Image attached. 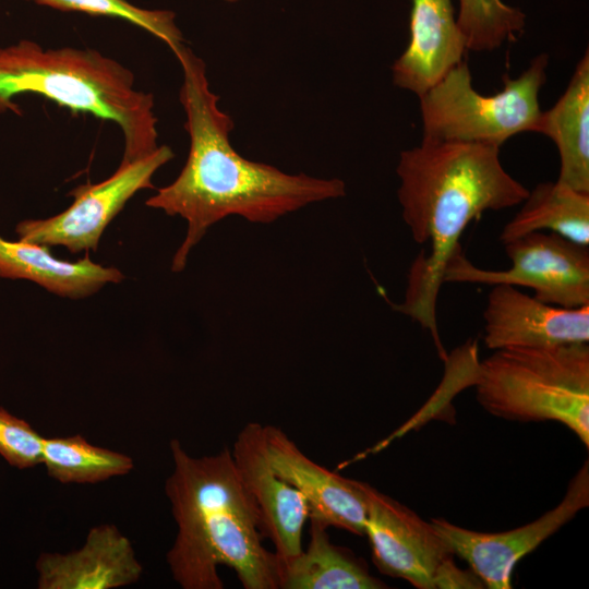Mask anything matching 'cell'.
Wrapping results in <instances>:
<instances>
[{
    "label": "cell",
    "instance_id": "obj_1",
    "mask_svg": "<svg viewBox=\"0 0 589 589\" xmlns=\"http://www.w3.org/2000/svg\"><path fill=\"white\" fill-rule=\"evenodd\" d=\"M173 53L183 73L179 98L190 149L176 180L145 203L187 221L172 272L183 271L192 248L214 224L228 216L269 224L311 203L345 195L340 179L290 175L241 156L229 141L235 124L218 107L219 97L211 91L204 61L184 45Z\"/></svg>",
    "mask_w": 589,
    "mask_h": 589
},
{
    "label": "cell",
    "instance_id": "obj_2",
    "mask_svg": "<svg viewBox=\"0 0 589 589\" xmlns=\"http://www.w3.org/2000/svg\"><path fill=\"white\" fill-rule=\"evenodd\" d=\"M396 172L401 217L428 252L413 261L405 299L394 309L426 329L445 360L436 302L447 262L473 219L521 204L529 190L504 169L500 147L482 143L423 137L400 153Z\"/></svg>",
    "mask_w": 589,
    "mask_h": 589
},
{
    "label": "cell",
    "instance_id": "obj_3",
    "mask_svg": "<svg viewBox=\"0 0 589 589\" xmlns=\"http://www.w3.org/2000/svg\"><path fill=\"white\" fill-rule=\"evenodd\" d=\"M170 452L165 492L178 526L167 553L173 579L183 589H223L217 569L225 565L245 589H278L277 556L262 543L259 506L229 448L195 458L173 438Z\"/></svg>",
    "mask_w": 589,
    "mask_h": 589
},
{
    "label": "cell",
    "instance_id": "obj_4",
    "mask_svg": "<svg viewBox=\"0 0 589 589\" xmlns=\"http://www.w3.org/2000/svg\"><path fill=\"white\" fill-rule=\"evenodd\" d=\"M134 84L131 70L96 49L44 48L31 39L0 45V115H21L14 98L35 94L73 113L111 121L123 136L121 166L158 147L154 96Z\"/></svg>",
    "mask_w": 589,
    "mask_h": 589
},
{
    "label": "cell",
    "instance_id": "obj_5",
    "mask_svg": "<svg viewBox=\"0 0 589 589\" xmlns=\"http://www.w3.org/2000/svg\"><path fill=\"white\" fill-rule=\"evenodd\" d=\"M478 402L520 422L557 421L589 446V346L510 347L478 363Z\"/></svg>",
    "mask_w": 589,
    "mask_h": 589
},
{
    "label": "cell",
    "instance_id": "obj_6",
    "mask_svg": "<svg viewBox=\"0 0 589 589\" xmlns=\"http://www.w3.org/2000/svg\"><path fill=\"white\" fill-rule=\"evenodd\" d=\"M548 64V55L537 56L518 77L505 74L501 92L485 96L473 88L462 60L419 97L423 137L501 147L516 134L536 133Z\"/></svg>",
    "mask_w": 589,
    "mask_h": 589
},
{
    "label": "cell",
    "instance_id": "obj_7",
    "mask_svg": "<svg viewBox=\"0 0 589 589\" xmlns=\"http://www.w3.org/2000/svg\"><path fill=\"white\" fill-rule=\"evenodd\" d=\"M503 244L512 262L509 268H479L465 257L459 245L447 262L443 281L521 286L552 305H589L588 247L548 231L530 232Z\"/></svg>",
    "mask_w": 589,
    "mask_h": 589
},
{
    "label": "cell",
    "instance_id": "obj_8",
    "mask_svg": "<svg viewBox=\"0 0 589 589\" xmlns=\"http://www.w3.org/2000/svg\"><path fill=\"white\" fill-rule=\"evenodd\" d=\"M167 145L118 169L106 180L82 184L70 192L73 203L62 213L45 219H26L17 224L20 240L48 247L61 245L70 253L96 252L109 223L139 191L153 189L155 172L173 158Z\"/></svg>",
    "mask_w": 589,
    "mask_h": 589
},
{
    "label": "cell",
    "instance_id": "obj_9",
    "mask_svg": "<svg viewBox=\"0 0 589 589\" xmlns=\"http://www.w3.org/2000/svg\"><path fill=\"white\" fill-rule=\"evenodd\" d=\"M589 505V464L570 480L562 502L537 520L503 532L469 530L445 519L431 524L452 554L465 560L484 588L509 589L515 565Z\"/></svg>",
    "mask_w": 589,
    "mask_h": 589
},
{
    "label": "cell",
    "instance_id": "obj_10",
    "mask_svg": "<svg viewBox=\"0 0 589 589\" xmlns=\"http://www.w3.org/2000/svg\"><path fill=\"white\" fill-rule=\"evenodd\" d=\"M366 503L364 534L377 569L418 589H434L440 565L452 552L413 510L360 481Z\"/></svg>",
    "mask_w": 589,
    "mask_h": 589
},
{
    "label": "cell",
    "instance_id": "obj_11",
    "mask_svg": "<svg viewBox=\"0 0 589 589\" xmlns=\"http://www.w3.org/2000/svg\"><path fill=\"white\" fill-rule=\"evenodd\" d=\"M483 320V341L492 350L589 341V305H552L512 285L492 286Z\"/></svg>",
    "mask_w": 589,
    "mask_h": 589
},
{
    "label": "cell",
    "instance_id": "obj_12",
    "mask_svg": "<svg viewBox=\"0 0 589 589\" xmlns=\"http://www.w3.org/2000/svg\"><path fill=\"white\" fill-rule=\"evenodd\" d=\"M262 442L272 469L306 500L309 518L364 534L366 503L359 480L344 478L314 462L277 426L263 425Z\"/></svg>",
    "mask_w": 589,
    "mask_h": 589
},
{
    "label": "cell",
    "instance_id": "obj_13",
    "mask_svg": "<svg viewBox=\"0 0 589 589\" xmlns=\"http://www.w3.org/2000/svg\"><path fill=\"white\" fill-rule=\"evenodd\" d=\"M262 441L263 425L250 422L237 435L231 455L240 479L259 506L263 534L271 539L278 557L288 558L302 550L310 507L304 496L272 469Z\"/></svg>",
    "mask_w": 589,
    "mask_h": 589
},
{
    "label": "cell",
    "instance_id": "obj_14",
    "mask_svg": "<svg viewBox=\"0 0 589 589\" xmlns=\"http://www.w3.org/2000/svg\"><path fill=\"white\" fill-rule=\"evenodd\" d=\"M39 589H112L136 582L143 573L131 541L111 524L93 527L82 548L41 553L36 562Z\"/></svg>",
    "mask_w": 589,
    "mask_h": 589
},
{
    "label": "cell",
    "instance_id": "obj_15",
    "mask_svg": "<svg viewBox=\"0 0 589 589\" xmlns=\"http://www.w3.org/2000/svg\"><path fill=\"white\" fill-rule=\"evenodd\" d=\"M410 39L392 65L393 83L418 97L462 61L467 44L452 0H412Z\"/></svg>",
    "mask_w": 589,
    "mask_h": 589
},
{
    "label": "cell",
    "instance_id": "obj_16",
    "mask_svg": "<svg viewBox=\"0 0 589 589\" xmlns=\"http://www.w3.org/2000/svg\"><path fill=\"white\" fill-rule=\"evenodd\" d=\"M0 277L26 279L57 296L81 299L99 291L106 284L120 283L124 275L116 267L94 263L86 252L69 262L57 259L49 247L0 237Z\"/></svg>",
    "mask_w": 589,
    "mask_h": 589
},
{
    "label": "cell",
    "instance_id": "obj_17",
    "mask_svg": "<svg viewBox=\"0 0 589 589\" xmlns=\"http://www.w3.org/2000/svg\"><path fill=\"white\" fill-rule=\"evenodd\" d=\"M550 137L560 155L557 182L589 193V53L576 64L555 105L542 111L536 129Z\"/></svg>",
    "mask_w": 589,
    "mask_h": 589
},
{
    "label": "cell",
    "instance_id": "obj_18",
    "mask_svg": "<svg viewBox=\"0 0 589 589\" xmlns=\"http://www.w3.org/2000/svg\"><path fill=\"white\" fill-rule=\"evenodd\" d=\"M322 521L310 518L305 550L292 557L277 555V581L281 589H381L385 582L373 577L366 565L349 550L330 542Z\"/></svg>",
    "mask_w": 589,
    "mask_h": 589
},
{
    "label": "cell",
    "instance_id": "obj_19",
    "mask_svg": "<svg viewBox=\"0 0 589 589\" xmlns=\"http://www.w3.org/2000/svg\"><path fill=\"white\" fill-rule=\"evenodd\" d=\"M556 233L574 243L589 245V193L557 181L539 183L504 226L500 240L506 243L530 232Z\"/></svg>",
    "mask_w": 589,
    "mask_h": 589
},
{
    "label": "cell",
    "instance_id": "obj_20",
    "mask_svg": "<svg viewBox=\"0 0 589 589\" xmlns=\"http://www.w3.org/2000/svg\"><path fill=\"white\" fill-rule=\"evenodd\" d=\"M41 464L61 483H96L129 473L133 459L93 445L82 435L44 437Z\"/></svg>",
    "mask_w": 589,
    "mask_h": 589
},
{
    "label": "cell",
    "instance_id": "obj_21",
    "mask_svg": "<svg viewBox=\"0 0 589 589\" xmlns=\"http://www.w3.org/2000/svg\"><path fill=\"white\" fill-rule=\"evenodd\" d=\"M457 23L467 49L492 51L517 39L526 25L525 13L502 0H458Z\"/></svg>",
    "mask_w": 589,
    "mask_h": 589
},
{
    "label": "cell",
    "instance_id": "obj_22",
    "mask_svg": "<svg viewBox=\"0 0 589 589\" xmlns=\"http://www.w3.org/2000/svg\"><path fill=\"white\" fill-rule=\"evenodd\" d=\"M36 3L65 12L122 19L156 36L173 52L183 45L171 11L142 9L127 0H37Z\"/></svg>",
    "mask_w": 589,
    "mask_h": 589
},
{
    "label": "cell",
    "instance_id": "obj_23",
    "mask_svg": "<svg viewBox=\"0 0 589 589\" xmlns=\"http://www.w3.org/2000/svg\"><path fill=\"white\" fill-rule=\"evenodd\" d=\"M43 440L28 422L0 408V456L9 465L27 469L41 464Z\"/></svg>",
    "mask_w": 589,
    "mask_h": 589
},
{
    "label": "cell",
    "instance_id": "obj_24",
    "mask_svg": "<svg viewBox=\"0 0 589 589\" xmlns=\"http://www.w3.org/2000/svg\"><path fill=\"white\" fill-rule=\"evenodd\" d=\"M435 588H484L480 578L471 570L458 568L450 557L438 567L434 577Z\"/></svg>",
    "mask_w": 589,
    "mask_h": 589
},
{
    "label": "cell",
    "instance_id": "obj_25",
    "mask_svg": "<svg viewBox=\"0 0 589 589\" xmlns=\"http://www.w3.org/2000/svg\"><path fill=\"white\" fill-rule=\"evenodd\" d=\"M226 1H229V2H236L237 0H226Z\"/></svg>",
    "mask_w": 589,
    "mask_h": 589
},
{
    "label": "cell",
    "instance_id": "obj_26",
    "mask_svg": "<svg viewBox=\"0 0 589 589\" xmlns=\"http://www.w3.org/2000/svg\"><path fill=\"white\" fill-rule=\"evenodd\" d=\"M27 1H35V2H37V0H27Z\"/></svg>",
    "mask_w": 589,
    "mask_h": 589
}]
</instances>
